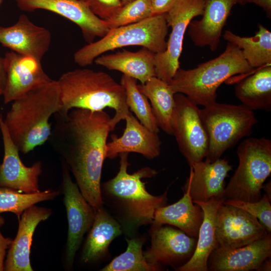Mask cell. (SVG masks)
<instances>
[{
	"label": "cell",
	"mask_w": 271,
	"mask_h": 271,
	"mask_svg": "<svg viewBox=\"0 0 271 271\" xmlns=\"http://www.w3.org/2000/svg\"><path fill=\"white\" fill-rule=\"evenodd\" d=\"M55 114L50 143L66 162L81 194L95 211L104 205L100 181L107 139L114 129L111 117L103 110L81 108Z\"/></svg>",
	"instance_id": "cell-1"
},
{
	"label": "cell",
	"mask_w": 271,
	"mask_h": 271,
	"mask_svg": "<svg viewBox=\"0 0 271 271\" xmlns=\"http://www.w3.org/2000/svg\"><path fill=\"white\" fill-rule=\"evenodd\" d=\"M128 154L118 155L119 171L114 178L101 185V191L103 204L112 209L122 232L131 236L142 226L152 224L157 209L166 205L168 192L159 196L149 193L142 179L154 177L157 172L145 167L129 174Z\"/></svg>",
	"instance_id": "cell-2"
},
{
	"label": "cell",
	"mask_w": 271,
	"mask_h": 271,
	"mask_svg": "<svg viewBox=\"0 0 271 271\" xmlns=\"http://www.w3.org/2000/svg\"><path fill=\"white\" fill-rule=\"evenodd\" d=\"M57 82L61 103L59 114L73 108L100 111L108 107L115 112L111 119L114 128L129 111L124 89L105 72L76 69L63 73Z\"/></svg>",
	"instance_id": "cell-3"
},
{
	"label": "cell",
	"mask_w": 271,
	"mask_h": 271,
	"mask_svg": "<svg viewBox=\"0 0 271 271\" xmlns=\"http://www.w3.org/2000/svg\"><path fill=\"white\" fill-rule=\"evenodd\" d=\"M61 107L58 86L54 80L12 102L4 120L19 152L28 153L49 140L52 130L49 120Z\"/></svg>",
	"instance_id": "cell-4"
},
{
	"label": "cell",
	"mask_w": 271,
	"mask_h": 271,
	"mask_svg": "<svg viewBox=\"0 0 271 271\" xmlns=\"http://www.w3.org/2000/svg\"><path fill=\"white\" fill-rule=\"evenodd\" d=\"M241 50L228 42L218 57L191 69L180 67L168 83L175 94L187 96L198 105L207 106L216 102L217 90L230 77L252 72Z\"/></svg>",
	"instance_id": "cell-5"
},
{
	"label": "cell",
	"mask_w": 271,
	"mask_h": 271,
	"mask_svg": "<svg viewBox=\"0 0 271 271\" xmlns=\"http://www.w3.org/2000/svg\"><path fill=\"white\" fill-rule=\"evenodd\" d=\"M168 26L166 14L153 15L137 23L110 29L103 37L88 43L74 54L78 65H91L98 56L110 50L126 46H140L155 54L166 49Z\"/></svg>",
	"instance_id": "cell-6"
},
{
	"label": "cell",
	"mask_w": 271,
	"mask_h": 271,
	"mask_svg": "<svg viewBox=\"0 0 271 271\" xmlns=\"http://www.w3.org/2000/svg\"><path fill=\"white\" fill-rule=\"evenodd\" d=\"M236 153L238 165L225 186L224 201H258L271 173V141L264 138L246 139L239 144Z\"/></svg>",
	"instance_id": "cell-7"
},
{
	"label": "cell",
	"mask_w": 271,
	"mask_h": 271,
	"mask_svg": "<svg viewBox=\"0 0 271 271\" xmlns=\"http://www.w3.org/2000/svg\"><path fill=\"white\" fill-rule=\"evenodd\" d=\"M200 112L208 138L205 160L210 162L220 158L240 140L250 136L257 122L253 110L242 104L216 102Z\"/></svg>",
	"instance_id": "cell-8"
},
{
	"label": "cell",
	"mask_w": 271,
	"mask_h": 271,
	"mask_svg": "<svg viewBox=\"0 0 271 271\" xmlns=\"http://www.w3.org/2000/svg\"><path fill=\"white\" fill-rule=\"evenodd\" d=\"M172 119L173 136L190 166L203 161L208 149V138L198 105L185 95L174 94Z\"/></svg>",
	"instance_id": "cell-9"
},
{
	"label": "cell",
	"mask_w": 271,
	"mask_h": 271,
	"mask_svg": "<svg viewBox=\"0 0 271 271\" xmlns=\"http://www.w3.org/2000/svg\"><path fill=\"white\" fill-rule=\"evenodd\" d=\"M205 3V0H177L166 13L171 32L166 50L155 55L156 77L169 83L180 68L185 32L193 19L203 15Z\"/></svg>",
	"instance_id": "cell-10"
},
{
	"label": "cell",
	"mask_w": 271,
	"mask_h": 271,
	"mask_svg": "<svg viewBox=\"0 0 271 271\" xmlns=\"http://www.w3.org/2000/svg\"><path fill=\"white\" fill-rule=\"evenodd\" d=\"M151 246L144 254L147 262L159 270L163 266H181L191 258L196 247L197 238L171 226L151 227Z\"/></svg>",
	"instance_id": "cell-11"
},
{
	"label": "cell",
	"mask_w": 271,
	"mask_h": 271,
	"mask_svg": "<svg viewBox=\"0 0 271 271\" xmlns=\"http://www.w3.org/2000/svg\"><path fill=\"white\" fill-rule=\"evenodd\" d=\"M268 232L258 220L244 210L222 203L216 217L218 247L231 249L247 245Z\"/></svg>",
	"instance_id": "cell-12"
},
{
	"label": "cell",
	"mask_w": 271,
	"mask_h": 271,
	"mask_svg": "<svg viewBox=\"0 0 271 271\" xmlns=\"http://www.w3.org/2000/svg\"><path fill=\"white\" fill-rule=\"evenodd\" d=\"M62 186L68 221L65 259L67 264L72 266L83 236L93 223L95 211L83 197L77 184L72 180L65 166L63 167Z\"/></svg>",
	"instance_id": "cell-13"
},
{
	"label": "cell",
	"mask_w": 271,
	"mask_h": 271,
	"mask_svg": "<svg viewBox=\"0 0 271 271\" xmlns=\"http://www.w3.org/2000/svg\"><path fill=\"white\" fill-rule=\"evenodd\" d=\"M4 61L6 81L3 95L6 104L53 80L44 71L41 60L34 57L12 51L6 53Z\"/></svg>",
	"instance_id": "cell-14"
},
{
	"label": "cell",
	"mask_w": 271,
	"mask_h": 271,
	"mask_svg": "<svg viewBox=\"0 0 271 271\" xmlns=\"http://www.w3.org/2000/svg\"><path fill=\"white\" fill-rule=\"evenodd\" d=\"M15 1L22 11L45 10L71 21L80 28L88 43L96 37H103L110 30L106 22L95 16L82 0Z\"/></svg>",
	"instance_id": "cell-15"
},
{
	"label": "cell",
	"mask_w": 271,
	"mask_h": 271,
	"mask_svg": "<svg viewBox=\"0 0 271 271\" xmlns=\"http://www.w3.org/2000/svg\"><path fill=\"white\" fill-rule=\"evenodd\" d=\"M0 130L4 149L3 161L0 166V187L26 193L39 192V177L42 172L41 163L37 162L31 167H27L23 163L19 151L10 136L2 115Z\"/></svg>",
	"instance_id": "cell-16"
},
{
	"label": "cell",
	"mask_w": 271,
	"mask_h": 271,
	"mask_svg": "<svg viewBox=\"0 0 271 271\" xmlns=\"http://www.w3.org/2000/svg\"><path fill=\"white\" fill-rule=\"evenodd\" d=\"M271 256V234L242 246L215 248L207 261L208 270L259 271L262 263Z\"/></svg>",
	"instance_id": "cell-17"
},
{
	"label": "cell",
	"mask_w": 271,
	"mask_h": 271,
	"mask_svg": "<svg viewBox=\"0 0 271 271\" xmlns=\"http://www.w3.org/2000/svg\"><path fill=\"white\" fill-rule=\"evenodd\" d=\"M51 39L48 30L35 25L25 15H21L12 26H0L2 45L12 51L41 61L49 49Z\"/></svg>",
	"instance_id": "cell-18"
},
{
	"label": "cell",
	"mask_w": 271,
	"mask_h": 271,
	"mask_svg": "<svg viewBox=\"0 0 271 271\" xmlns=\"http://www.w3.org/2000/svg\"><path fill=\"white\" fill-rule=\"evenodd\" d=\"M190 173L184 185L189 187L193 202H206L213 198L222 199L225 179L232 166L221 158L212 162L205 160L190 166Z\"/></svg>",
	"instance_id": "cell-19"
},
{
	"label": "cell",
	"mask_w": 271,
	"mask_h": 271,
	"mask_svg": "<svg viewBox=\"0 0 271 271\" xmlns=\"http://www.w3.org/2000/svg\"><path fill=\"white\" fill-rule=\"evenodd\" d=\"M125 128L122 135L113 136L106 143V158L113 159L123 153H137L149 159L158 157L161 153V141L158 133L152 131L142 124L130 112L125 116Z\"/></svg>",
	"instance_id": "cell-20"
},
{
	"label": "cell",
	"mask_w": 271,
	"mask_h": 271,
	"mask_svg": "<svg viewBox=\"0 0 271 271\" xmlns=\"http://www.w3.org/2000/svg\"><path fill=\"white\" fill-rule=\"evenodd\" d=\"M240 2V0H205L202 19L192 20L187 28L194 44L200 47L208 46L215 51L231 10Z\"/></svg>",
	"instance_id": "cell-21"
},
{
	"label": "cell",
	"mask_w": 271,
	"mask_h": 271,
	"mask_svg": "<svg viewBox=\"0 0 271 271\" xmlns=\"http://www.w3.org/2000/svg\"><path fill=\"white\" fill-rule=\"evenodd\" d=\"M51 214V209L34 205L23 212L19 218L17 234L9 247L4 270H33L30 259L33 236L39 223L47 220Z\"/></svg>",
	"instance_id": "cell-22"
},
{
	"label": "cell",
	"mask_w": 271,
	"mask_h": 271,
	"mask_svg": "<svg viewBox=\"0 0 271 271\" xmlns=\"http://www.w3.org/2000/svg\"><path fill=\"white\" fill-rule=\"evenodd\" d=\"M183 196L176 203L157 209L151 227L168 224L175 226L190 236L197 238L204 213L201 207L193 202L189 187L184 185Z\"/></svg>",
	"instance_id": "cell-23"
},
{
	"label": "cell",
	"mask_w": 271,
	"mask_h": 271,
	"mask_svg": "<svg viewBox=\"0 0 271 271\" xmlns=\"http://www.w3.org/2000/svg\"><path fill=\"white\" fill-rule=\"evenodd\" d=\"M221 198H213L206 202H193L203 211L204 217L200 227L196 247L191 258L176 269L178 271H208L207 261L211 252L218 247L215 236L216 214Z\"/></svg>",
	"instance_id": "cell-24"
},
{
	"label": "cell",
	"mask_w": 271,
	"mask_h": 271,
	"mask_svg": "<svg viewBox=\"0 0 271 271\" xmlns=\"http://www.w3.org/2000/svg\"><path fill=\"white\" fill-rule=\"evenodd\" d=\"M156 54L143 47L138 51L124 50L110 54H102L94 62L110 70L120 71L123 75L139 80L141 84L156 77Z\"/></svg>",
	"instance_id": "cell-25"
},
{
	"label": "cell",
	"mask_w": 271,
	"mask_h": 271,
	"mask_svg": "<svg viewBox=\"0 0 271 271\" xmlns=\"http://www.w3.org/2000/svg\"><path fill=\"white\" fill-rule=\"evenodd\" d=\"M122 232L119 223L103 207L96 210L82 252V261L91 262L104 256L110 244Z\"/></svg>",
	"instance_id": "cell-26"
},
{
	"label": "cell",
	"mask_w": 271,
	"mask_h": 271,
	"mask_svg": "<svg viewBox=\"0 0 271 271\" xmlns=\"http://www.w3.org/2000/svg\"><path fill=\"white\" fill-rule=\"evenodd\" d=\"M236 97L251 110L271 109V65L257 68L235 86Z\"/></svg>",
	"instance_id": "cell-27"
},
{
	"label": "cell",
	"mask_w": 271,
	"mask_h": 271,
	"mask_svg": "<svg viewBox=\"0 0 271 271\" xmlns=\"http://www.w3.org/2000/svg\"><path fill=\"white\" fill-rule=\"evenodd\" d=\"M138 86L150 100L159 127L166 133L173 135L172 119L175 106V93L169 84L153 77Z\"/></svg>",
	"instance_id": "cell-28"
},
{
	"label": "cell",
	"mask_w": 271,
	"mask_h": 271,
	"mask_svg": "<svg viewBox=\"0 0 271 271\" xmlns=\"http://www.w3.org/2000/svg\"><path fill=\"white\" fill-rule=\"evenodd\" d=\"M252 37H241L229 30L223 37L228 42L238 47L250 66L253 69L271 65V32L262 24Z\"/></svg>",
	"instance_id": "cell-29"
},
{
	"label": "cell",
	"mask_w": 271,
	"mask_h": 271,
	"mask_svg": "<svg viewBox=\"0 0 271 271\" xmlns=\"http://www.w3.org/2000/svg\"><path fill=\"white\" fill-rule=\"evenodd\" d=\"M137 80L124 75L121 76L120 84L125 90L127 105L142 124L158 133L160 129L151 105L147 97L139 90Z\"/></svg>",
	"instance_id": "cell-30"
},
{
	"label": "cell",
	"mask_w": 271,
	"mask_h": 271,
	"mask_svg": "<svg viewBox=\"0 0 271 271\" xmlns=\"http://www.w3.org/2000/svg\"><path fill=\"white\" fill-rule=\"evenodd\" d=\"M126 250L114 258L103 267L102 271H157L156 267L146 260L143 250V237L126 239Z\"/></svg>",
	"instance_id": "cell-31"
},
{
	"label": "cell",
	"mask_w": 271,
	"mask_h": 271,
	"mask_svg": "<svg viewBox=\"0 0 271 271\" xmlns=\"http://www.w3.org/2000/svg\"><path fill=\"white\" fill-rule=\"evenodd\" d=\"M59 194L58 191L52 190L22 193L16 190L0 187V214L11 212L20 217L28 208L38 202L53 199Z\"/></svg>",
	"instance_id": "cell-32"
},
{
	"label": "cell",
	"mask_w": 271,
	"mask_h": 271,
	"mask_svg": "<svg viewBox=\"0 0 271 271\" xmlns=\"http://www.w3.org/2000/svg\"><path fill=\"white\" fill-rule=\"evenodd\" d=\"M152 16L151 0H133L122 5L105 22L111 29L137 23Z\"/></svg>",
	"instance_id": "cell-33"
},
{
	"label": "cell",
	"mask_w": 271,
	"mask_h": 271,
	"mask_svg": "<svg viewBox=\"0 0 271 271\" xmlns=\"http://www.w3.org/2000/svg\"><path fill=\"white\" fill-rule=\"evenodd\" d=\"M240 208L256 218L266 230L271 232L270 200L264 193L258 201L247 202L227 199L222 202Z\"/></svg>",
	"instance_id": "cell-34"
},
{
	"label": "cell",
	"mask_w": 271,
	"mask_h": 271,
	"mask_svg": "<svg viewBox=\"0 0 271 271\" xmlns=\"http://www.w3.org/2000/svg\"><path fill=\"white\" fill-rule=\"evenodd\" d=\"M97 17L105 21L122 6L121 0H82Z\"/></svg>",
	"instance_id": "cell-35"
},
{
	"label": "cell",
	"mask_w": 271,
	"mask_h": 271,
	"mask_svg": "<svg viewBox=\"0 0 271 271\" xmlns=\"http://www.w3.org/2000/svg\"><path fill=\"white\" fill-rule=\"evenodd\" d=\"M177 0H151L153 16L166 14Z\"/></svg>",
	"instance_id": "cell-36"
},
{
	"label": "cell",
	"mask_w": 271,
	"mask_h": 271,
	"mask_svg": "<svg viewBox=\"0 0 271 271\" xmlns=\"http://www.w3.org/2000/svg\"><path fill=\"white\" fill-rule=\"evenodd\" d=\"M4 223V219L0 216V228ZM13 240L9 237L6 238L0 231V271L4 270V260L6 255V251L9 248Z\"/></svg>",
	"instance_id": "cell-37"
},
{
	"label": "cell",
	"mask_w": 271,
	"mask_h": 271,
	"mask_svg": "<svg viewBox=\"0 0 271 271\" xmlns=\"http://www.w3.org/2000/svg\"><path fill=\"white\" fill-rule=\"evenodd\" d=\"M254 3L261 7L266 12L267 17L270 18L271 0H240V3Z\"/></svg>",
	"instance_id": "cell-38"
},
{
	"label": "cell",
	"mask_w": 271,
	"mask_h": 271,
	"mask_svg": "<svg viewBox=\"0 0 271 271\" xmlns=\"http://www.w3.org/2000/svg\"><path fill=\"white\" fill-rule=\"evenodd\" d=\"M6 81V71L4 58L0 57V95H3Z\"/></svg>",
	"instance_id": "cell-39"
},
{
	"label": "cell",
	"mask_w": 271,
	"mask_h": 271,
	"mask_svg": "<svg viewBox=\"0 0 271 271\" xmlns=\"http://www.w3.org/2000/svg\"><path fill=\"white\" fill-rule=\"evenodd\" d=\"M271 270V259L270 257L266 258L262 263L259 271H270Z\"/></svg>",
	"instance_id": "cell-40"
},
{
	"label": "cell",
	"mask_w": 271,
	"mask_h": 271,
	"mask_svg": "<svg viewBox=\"0 0 271 271\" xmlns=\"http://www.w3.org/2000/svg\"><path fill=\"white\" fill-rule=\"evenodd\" d=\"M270 181L268 182L265 185L263 184L262 189H263L265 191V194L266 195L268 199L270 200Z\"/></svg>",
	"instance_id": "cell-41"
},
{
	"label": "cell",
	"mask_w": 271,
	"mask_h": 271,
	"mask_svg": "<svg viewBox=\"0 0 271 271\" xmlns=\"http://www.w3.org/2000/svg\"><path fill=\"white\" fill-rule=\"evenodd\" d=\"M132 1L133 0H121L123 5L129 3Z\"/></svg>",
	"instance_id": "cell-42"
},
{
	"label": "cell",
	"mask_w": 271,
	"mask_h": 271,
	"mask_svg": "<svg viewBox=\"0 0 271 271\" xmlns=\"http://www.w3.org/2000/svg\"><path fill=\"white\" fill-rule=\"evenodd\" d=\"M2 2V0H0V5H1Z\"/></svg>",
	"instance_id": "cell-43"
}]
</instances>
